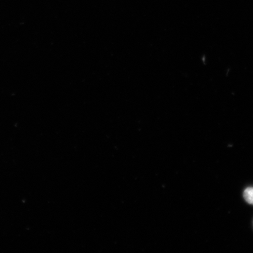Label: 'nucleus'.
Returning a JSON list of instances; mask_svg holds the SVG:
<instances>
[{
    "label": "nucleus",
    "instance_id": "f257e3e1",
    "mask_svg": "<svg viewBox=\"0 0 253 253\" xmlns=\"http://www.w3.org/2000/svg\"><path fill=\"white\" fill-rule=\"evenodd\" d=\"M244 198L245 200L249 204L253 205V188H247L244 192Z\"/></svg>",
    "mask_w": 253,
    "mask_h": 253
}]
</instances>
